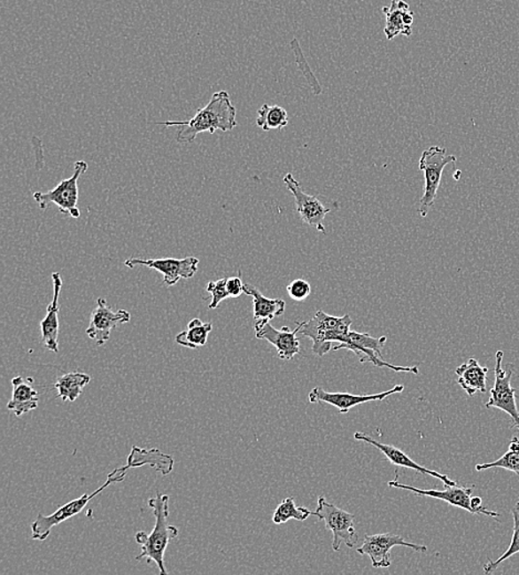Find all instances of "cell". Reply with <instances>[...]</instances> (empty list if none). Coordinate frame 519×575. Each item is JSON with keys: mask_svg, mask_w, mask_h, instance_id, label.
I'll list each match as a JSON object with an SVG mask.
<instances>
[{"mask_svg": "<svg viewBox=\"0 0 519 575\" xmlns=\"http://www.w3.org/2000/svg\"><path fill=\"white\" fill-rule=\"evenodd\" d=\"M236 108L230 101L226 91H219L213 95L212 99L197 114L188 121H166V127H179L176 140L180 144H193L199 133L216 131L229 132L237 127Z\"/></svg>", "mask_w": 519, "mask_h": 575, "instance_id": "cell-1", "label": "cell"}, {"mask_svg": "<svg viewBox=\"0 0 519 575\" xmlns=\"http://www.w3.org/2000/svg\"><path fill=\"white\" fill-rule=\"evenodd\" d=\"M170 497L166 493H158L157 497L151 498L149 507L153 510L155 525L153 532L150 534L140 532L136 534V541L142 547V554L136 556V561L148 559L157 563L159 573L167 574L166 564H164V554L172 540L179 536V529L175 525L168 524L170 508H168Z\"/></svg>", "mask_w": 519, "mask_h": 575, "instance_id": "cell-2", "label": "cell"}, {"mask_svg": "<svg viewBox=\"0 0 519 575\" xmlns=\"http://www.w3.org/2000/svg\"><path fill=\"white\" fill-rule=\"evenodd\" d=\"M352 316H335L318 310L313 319L306 322H297L301 336L313 341V352L323 356L332 350L334 343H341L348 336L352 327Z\"/></svg>", "mask_w": 519, "mask_h": 575, "instance_id": "cell-3", "label": "cell"}, {"mask_svg": "<svg viewBox=\"0 0 519 575\" xmlns=\"http://www.w3.org/2000/svg\"><path fill=\"white\" fill-rule=\"evenodd\" d=\"M128 470H131V466L127 462L126 466L120 467L118 470L110 472L105 483L92 493H84L83 496L66 503V505L60 507L59 509L53 512L50 516L39 514L37 518L34 521L33 525H31V533H33L31 534V538H33L34 540L38 541L47 540L48 537L50 536L51 530L55 528L56 525L65 523L66 520L79 515L93 498L104 492V490L108 488L110 485L121 483V481L126 478Z\"/></svg>", "mask_w": 519, "mask_h": 575, "instance_id": "cell-4", "label": "cell"}, {"mask_svg": "<svg viewBox=\"0 0 519 575\" xmlns=\"http://www.w3.org/2000/svg\"><path fill=\"white\" fill-rule=\"evenodd\" d=\"M456 158L454 155L447 154L443 147L434 145L429 147L421 155L420 169L424 173V193L420 199V207L418 213L421 217H427L430 209L436 202L438 187H440L442 174L445 167L450 163H454Z\"/></svg>", "mask_w": 519, "mask_h": 575, "instance_id": "cell-5", "label": "cell"}, {"mask_svg": "<svg viewBox=\"0 0 519 575\" xmlns=\"http://www.w3.org/2000/svg\"><path fill=\"white\" fill-rule=\"evenodd\" d=\"M88 163L86 160H77L74 163V175L66 178L58 184L55 189L42 193L35 191L34 199L38 203L43 211H46L52 205L59 208L60 213L74 218L80 217V209L78 208L79 200V178L87 172Z\"/></svg>", "mask_w": 519, "mask_h": 575, "instance_id": "cell-6", "label": "cell"}, {"mask_svg": "<svg viewBox=\"0 0 519 575\" xmlns=\"http://www.w3.org/2000/svg\"><path fill=\"white\" fill-rule=\"evenodd\" d=\"M385 343H387V337L374 338L369 333L350 331L344 341L332 347V350L347 349L358 356L360 363L370 362L376 368H387L394 372L414 373L418 376L420 373L418 367H400V365L385 362L381 358V352Z\"/></svg>", "mask_w": 519, "mask_h": 575, "instance_id": "cell-7", "label": "cell"}, {"mask_svg": "<svg viewBox=\"0 0 519 575\" xmlns=\"http://www.w3.org/2000/svg\"><path fill=\"white\" fill-rule=\"evenodd\" d=\"M313 516L318 517L326 524L327 530L334 534L332 549L340 550L341 543L349 548H354L358 541V534L354 529L356 516L340 509L334 503L328 502L325 497L318 498V507Z\"/></svg>", "mask_w": 519, "mask_h": 575, "instance_id": "cell-8", "label": "cell"}, {"mask_svg": "<svg viewBox=\"0 0 519 575\" xmlns=\"http://www.w3.org/2000/svg\"><path fill=\"white\" fill-rule=\"evenodd\" d=\"M504 352L496 354L495 382L491 390V398L486 408H499L511 416L514 425L519 430V411L516 404V389L511 385L514 371L508 365V371L502 368Z\"/></svg>", "mask_w": 519, "mask_h": 575, "instance_id": "cell-9", "label": "cell"}, {"mask_svg": "<svg viewBox=\"0 0 519 575\" xmlns=\"http://www.w3.org/2000/svg\"><path fill=\"white\" fill-rule=\"evenodd\" d=\"M394 547H406L416 552H427L428 547L407 542L397 534L380 533L375 536H366L365 541L357 552L361 556H369L372 567L376 569L389 568L391 565V550Z\"/></svg>", "mask_w": 519, "mask_h": 575, "instance_id": "cell-10", "label": "cell"}, {"mask_svg": "<svg viewBox=\"0 0 519 575\" xmlns=\"http://www.w3.org/2000/svg\"><path fill=\"white\" fill-rule=\"evenodd\" d=\"M199 260L195 257L175 260V258H166V260H140V258H128L124 262L128 268L136 266H145L148 268L159 271L163 275L164 284L167 286H174L181 279L193 278L198 273Z\"/></svg>", "mask_w": 519, "mask_h": 575, "instance_id": "cell-11", "label": "cell"}, {"mask_svg": "<svg viewBox=\"0 0 519 575\" xmlns=\"http://www.w3.org/2000/svg\"><path fill=\"white\" fill-rule=\"evenodd\" d=\"M131 314L126 310L114 312L106 303L105 299L97 300V307L92 311L90 324L87 336L102 346L110 340L111 331L120 324L130 322Z\"/></svg>", "mask_w": 519, "mask_h": 575, "instance_id": "cell-12", "label": "cell"}, {"mask_svg": "<svg viewBox=\"0 0 519 575\" xmlns=\"http://www.w3.org/2000/svg\"><path fill=\"white\" fill-rule=\"evenodd\" d=\"M283 183L287 189L291 191L296 200L297 212L306 224L314 227L321 233L326 234V227L323 225L329 208L323 206V204L313 195L306 194L301 189L300 183L296 180L292 174H286Z\"/></svg>", "mask_w": 519, "mask_h": 575, "instance_id": "cell-13", "label": "cell"}, {"mask_svg": "<svg viewBox=\"0 0 519 575\" xmlns=\"http://www.w3.org/2000/svg\"><path fill=\"white\" fill-rule=\"evenodd\" d=\"M405 390L403 385H396L392 387L391 390L383 392V393L378 394H370V395H354L350 393H341V392H337V393H332V392H327L322 389V387H314L308 395V400L310 403H326L330 404L331 407L338 409L340 414H347L350 409L358 405L365 404L368 402H374V400H383L388 399L389 396L397 393H402Z\"/></svg>", "mask_w": 519, "mask_h": 575, "instance_id": "cell-14", "label": "cell"}, {"mask_svg": "<svg viewBox=\"0 0 519 575\" xmlns=\"http://www.w3.org/2000/svg\"><path fill=\"white\" fill-rule=\"evenodd\" d=\"M255 333L256 338L260 340H266L273 345L282 360L290 361L296 354H300V343L297 338V334L299 333L298 325L295 331H290L288 327L277 330L269 323V321L260 320L256 321Z\"/></svg>", "mask_w": 519, "mask_h": 575, "instance_id": "cell-15", "label": "cell"}, {"mask_svg": "<svg viewBox=\"0 0 519 575\" xmlns=\"http://www.w3.org/2000/svg\"><path fill=\"white\" fill-rule=\"evenodd\" d=\"M388 486L390 488L407 490V492L419 494L420 497L438 499V501H445L451 506L458 507L461 508V509L471 512V514L473 515H477V512L476 509H474L471 502L473 493L472 488L459 487L458 485H455L445 486L446 488L445 490H424L399 483L397 479L389 481Z\"/></svg>", "mask_w": 519, "mask_h": 575, "instance_id": "cell-16", "label": "cell"}, {"mask_svg": "<svg viewBox=\"0 0 519 575\" xmlns=\"http://www.w3.org/2000/svg\"><path fill=\"white\" fill-rule=\"evenodd\" d=\"M353 437L354 439L365 441V443L372 445L376 449H379L380 452L388 458V461L391 462L392 465L405 467L407 468V470H415L416 472H419V474L432 476L434 478L440 479L445 486L456 485L455 481L449 478L446 475L440 474V472L428 470V468L419 465V463L415 462L414 459L407 456L405 452L394 447L392 445L379 443V441L372 439L371 436L365 434V432L357 431Z\"/></svg>", "mask_w": 519, "mask_h": 575, "instance_id": "cell-17", "label": "cell"}, {"mask_svg": "<svg viewBox=\"0 0 519 575\" xmlns=\"http://www.w3.org/2000/svg\"><path fill=\"white\" fill-rule=\"evenodd\" d=\"M53 283V298L50 305L47 307V315L44 316L40 329H42L43 345L47 350L58 354L59 352V343H58V337H59V297L62 289V278L59 273L52 274Z\"/></svg>", "mask_w": 519, "mask_h": 575, "instance_id": "cell-18", "label": "cell"}, {"mask_svg": "<svg viewBox=\"0 0 519 575\" xmlns=\"http://www.w3.org/2000/svg\"><path fill=\"white\" fill-rule=\"evenodd\" d=\"M383 12L385 15L384 34L388 40L394 39L399 35L410 37L414 34L412 25L414 21V12L405 0H391V4L383 7Z\"/></svg>", "mask_w": 519, "mask_h": 575, "instance_id": "cell-19", "label": "cell"}, {"mask_svg": "<svg viewBox=\"0 0 519 575\" xmlns=\"http://www.w3.org/2000/svg\"><path fill=\"white\" fill-rule=\"evenodd\" d=\"M12 385V395L7 408L15 413L16 416L20 417L38 408L39 393L31 385H33L31 378L27 381L21 377H13Z\"/></svg>", "mask_w": 519, "mask_h": 575, "instance_id": "cell-20", "label": "cell"}, {"mask_svg": "<svg viewBox=\"0 0 519 575\" xmlns=\"http://www.w3.org/2000/svg\"><path fill=\"white\" fill-rule=\"evenodd\" d=\"M489 369L482 367L476 359H469L468 362L461 364L456 369L458 383L469 396H473L480 392L486 393V381Z\"/></svg>", "mask_w": 519, "mask_h": 575, "instance_id": "cell-21", "label": "cell"}, {"mask_svg": "<svg viewBox=\"0 0 519 575\" xmlns=\"http://www.w3.org/2000/svg\"><path fill=\"white\" fill-rule=\"evenodd\" d=\"M128 463L132 468L150 466L152 470L161 472L163 476L170 474L174 466V461L170 455H167L157 448L143 449L135 446L128 455Z\"/></svg>", "mask_w": 519, "mask_h": 575, "instance_id": "cell-22", "label": "cell"}, {"mask_svg": "<svg viewBox=\"0 0 519 575\" xmlns=\"http://www.w3.org/2000/svg\"><path fill=\"white\" fill-rule=\"evenodd\" d=\"M244 293L252 297L256 321H270L285 314L286 302L283 299L266 298L259 289L251 284H244Z\"/></svg>", "mask_w": 519, "mask_h": 575, "instance_id": "cell-23", "label": "cell"}, {"mask_svg": "<svg viewBox=\"0 0 519 575\" xmlns=\"http://www.w3.org/2000/svg\"><path fill=\"white\" fill-rule=\"evenodd\" d=\"M91 381V377L87 373L70 372L58 378L55 387L58 396L64 402H74L82 394L84 386Z\"/></svg>", "mask_w": 519, "mask_h": 575, "instance_id": "cell-24", "label": "cell"}, {"mask_svg": "<svg viewBox=\"0 0 519 575\" xmlns=\"http://www.w3.org/2000/svg\"><path fill=\"white\" fill-rule=\"evenodd\" d=\"M213 330L212 323L202 322L198 318H195L184 330L175 337L177 345L189 347V349H198L199 346L206 345L208 333Z\"/></svg>", "mask_w": 519, "mask_h": 575, "instance_id": "cell-25", "label": "cell"}, {"mask_svg": "<svg viewBox=\"0 0 519 575\" xmlns=\"http://www.w3.org/2000/svg\"><path fill=\"white\" fill-rule=\"evenodd\" d=\"M290 122L288 113L283 106L264 105L257 113L256 124L261 130H282Z\"/></svg>", "mask_w": 519, "mask_h": 575, "instance_id": "cell-26", "label": "cell"}, {"mask_svg": "<svg viewBox=\"0 0 519 575\" xmlns=\"http://www.w3.org/2000/svg\"><path fill=\"white\" fill-rule=\"evenodd\" d=\"M313 515V511L305 507H297L294 498L288 497L283 499L281 505L275 510L273 516V523L275 524H286L290 519L306 521Z\"/></svg>", "mask_w": 519, "mask_h": 575, "instance_id": "cell-27", "label": "cell"}, {"mask_svg": "<svg viewBox=\"0 0 519 575\" xmlns=\"http://www.w3.org/2000/svg\"><path fill=\"white\" fill-rule=\"evenodd\" d=\"M492 468H502V470L515 472L519 476V439L517 437H513L507 452L498 461L480 463V465H476V470L483 471L492 470Z\"/></svg>", "mask_w": 519, "mask_h": 575, "instance_id": "cell-28", "label": "cell"}, {"mask_svg": "<svg viewBox=\"0 0 519 575\" xmlns=\"http://www.w3.org/2000/svg\"><path fill=\"white\" fill-rule=\"evenodd\" d=\"M512 516L514 519V529L511 545H509L507 552L500 556L498 560L489 561V563L484 564V572L486 574L495 572V570L498 569L504 561L511 559L513 556L519 554V501L516 502V505L512 508Z\"/></svg>", "mask_w": 519, "mask_h": 575, "instance_id": "cell-29", "label": "cell"}, {"mask_svg": "<svg viewBox=\"0 0 519 575\" xmlns=\"http://www.w3.org/2000/svg\"><path fill=\"white\" fill-rule=\"evenodd\" d=\"M290 46H291L292 51H294V52H295L296 60H297V62H298V66H305L306 69H307V71H305V69H304L303 73H304V75H305L306 79H307L309 86L313 88L314 95H316V96L321 95V93L322 91L321 90V86L317 82V79L314 78V75L313 74L312 71H310L307 61H306L305 57L303 55V52H301V49H300V46H299L298 40L292 39Z\"/></svg>", "mask_w": 519, "mask_h": 575, "instance_id": "cell-30", "label": "cell"}, {"mask_svg": "<svg viewBox=\"0 0 519 575\" xmlns=\"http://www.w3.org/2000/svg\"><path fill=\"white\" fill-rule=\"evenodd\" d=\"M226 283H228V278H223L217 280V282L208 283L206 290L207 292L212 296V301L208 309L214 310L216 307H219L221 301L226 300V299L230 298L228 291V287H226Z\"/></svg>", "mask_w": 519, "mask_h": 575, "instance_id": "cell-31", "label": "cell"}, {"mask_svg": "<svg viewBox=\"0 0 519 575\" xmlns=\"http://www.w3.org/2000/svg\"><path fill=\"white\" fill-rule=\"evenodd\" d=\"M287 292L292 300L304 301L312 294V286L304 279H296L288 284Z\"/></svg>", "mask_w": 519, "mask_h": 575, "instance_id": "cell-32", "label": "cell"}, {"mask_svg": "<svg viewBox=\"0 0 519 575\" xmlns=\"http://www.w3.org/2000/svg\"><path fill=\"white\" fill-rule=\"evenodd\" d=\"M226 287H228V291L230 298H238L241 297L244 293V284L242 282L241 276H236V277L228 278V283H226Z\"/></svg>", "mask_w": 519, "mask_h": 575, "instance_id": "cell-33", "label": "cell"}]
</instances>
